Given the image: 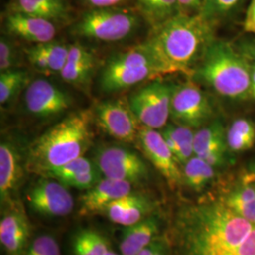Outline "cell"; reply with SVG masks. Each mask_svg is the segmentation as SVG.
Here are the masks:
<instances>
[{"mask_svg":"<svg viewBox=\"0 0 255 255\" xmlns=\"http://www.w3.org/2000/svg\"><path fill=\"white\" fill-rule=\"evenodd\" d=\"M161 132L181 166L194 156L195 131L193 128L173 122L167 123Z\"/></svg>","mask_w":255,"mask_h":255,"instance_id":"25","label":"cell"},{"mask_svg":"<svg viewBox=\"0 0 255 255\" xmlns=\"http://www.w3.org/2000/svg\"><path fill=\"white\" fill-rule=\"evenodd\" d=\"M22 177L20 156L15 146L2 141L0 145V199L2 204H11L12 196Z\"/></svg>","mask_w":255,"mask_h":255,"instance_id":"19","label":"cell"},{"mask_svg":"<svg viewBox=\"0 0 255 255\" xmlns=\"http://www.w3.org/2000/svg\"><path fill=\"white\" fill-rule=\"evenodd\" d=\"M234 45L248 61L255 64V38H242L239 39Z\"/></svg>","mask_w":255,"mask_h":255,"instance_id":"35","label":"cell"},{"mask_svg":"<svg viewBox=\"0 0 255 255\" xmlns=\"http://www.w3.org/2000/svg\"><path fill=\"white\" fill-rule=\"evenodd\" d=\"M24 101L27 112L40 119L59 116L70 108L72 100L52 82L39 79L27 84Z\"/></svg>","mask_w":255,"mask_h":255,"instance_id":"13","label":"cell"},{"mask_svg":"<svg viewBox=\"0 0 255 255\" xmlns=\"http://www.w3.org/2000/svg\"><path fill=\"white\" fill-rule=\"evenodd\" d=\"M182 171L183 182L196 192L205 189L216 176V168L196 155L182 165Z\"/></svg>","mask_w":255,"mask_h":255,"instance_id":"27","label":"cell"},{"mask_svg":"<svg viewBox=\"0 0 255 255\" xmlns=\"http://www.w3.org/2000/svg\"><path fill=\"white\" fill-rule=\"evenodd\" d=\"M103 177L138 183L147 180L149 170L136 152L119 146H101L94 161Z\"/></svg>","mask_w":255,"mask_h":255,"instance_id":"9","label":"cell"},{"mask_svg":"<svg viewBox=\"0 0 255 255\" xmlns=\"http://www.w3.org/2000/svg\"><path fill=\"white\" fill-rule=\"evenodd\" d=\"M95 118L110 136L128 143L137 141L142 126L127 100L102 101L95 109Z\"/></svg>","mask_w":255,"mask_h":255,"instance_id":"11","label":"cell"},{"mask_svg":"<svg viewBox=\"0 0 255 255\" xmlns=\"http://www.w3.org/2000/svg\"><path fill=\"white\" fill-rule=\"evenodd\" d=\"M137 142L143 153L164 176L171 188H176L182 184L183 180L181 164L167 146L161 131L142 126L138 133Z\"/></svg>","mask_w":255,"mask_h":255,"instance_id":"12","label":"cell"},{"mask_svg":"<svg viewBox=\"0 0 255 255\" xmlns=\"http://www.w3.org/2000/svg\"><path fill=\"white\" fill-rule=\"evenodd\" d=\"M97 167L98 166L95 162L82 156L60 167H57L46 172L44 176L55 179L67 187L68 184L72 182L74 179H76L82 174L92 171Z\"/></svg>","mask_w":255,"mask_h":255,"instance_id":"32","label":"cell"},{"mask_svg":"<svg viewBox=\"0 0 255 255\" xmlns=\"http://www.w3.org/2000/svg\"><path fill=\"white\" fill-rule=\"evenodd\" d=\"M170 254H171L170 241L167 237H163L160 245L158 247V249L156 250V252H155L153 255H170Z\"/></svg>","mask_w":255,"mask_h":255,"instance_id":"39","label":"cell"},{"mask_svg":"<svg viewBox=\"0 0 255 255\" xmlns=\"http://www.w3.org/2000/svg\"><path fill=\"white\" fill-rule=\"evenodd\" d=\"M226 143L230 153L250 150L255 144V124L246 118L234 120L226 128Z\"/></svg>","mask_w":255,"mask_h":255,"instance_id":"26","label":"cell"},{"mask_svg":"<svg viewBox=\"0 0 255 255\" xmlns=\"http://www.w3.org/2000/svg\"><path fill=\"white\" fill-rule=\"evenodd\" d=\"M226 128L220 119H215L195 131L194 155L216 169L227 164L231 154L226 143Z\"/></svg>","mask_w":255,"mask_h":255,"instance_id":"14","label":"cell"},{"mask_svg":"<svg viewBox=\"0 0 255 255\" xmlns=\"http://www.w3.org/2000/svg\"><path fill=\"white\" fill-rule=\"evenodd\" d=\"M22 255H62L60 246L54 237L48 235L33 239Z\"/></svg>","mask_w":255,"mask_h":255,"instance_id":"33","label":"cell"},{"mask_svg":"<svg viewBox=\"0 0 255 255\" xmlns=\"http://www.w3.org/2000/svg\"><path fill=\"white\" fill-rule=\"evenodd\" d=\"M219 97L250 100V64L235 45L215 39L206 49L192 76Z\"/></svg>","mask_w":255,"mask_h":255,"instance_id":"4","label":"cell"},{"mask_svg":"<svg viewBox=\"0 0 255 255\" xmlns=\"http://www.w3.org/2000/svg\"><path fill=\"white\" fill-rule=\"evenodd\" d=\"M250 73H251V87H250V100L255 101V64L249 61Z\"/></svg>","mask_w":255,"mask_h":255,"instance_id":"41","label":"cell"},{"mask_svg":"<svg viewBox=\"0 0 255 255\" xmlns=\"http://www.w3.org/2000/svg\"><path fill=\"white\" fill-rule=\"evenodd\" d=\"M157 76L154 64L142 45L114 55L101 71L102 91H122Z\"/></svg>","mask_w":255,"mask_h":255,"instance_id":"6","label":"cell"},{"mask_svg":"<svg viewBox=\"0 0 255 255\" xmlns=\"http://www.w3.org/2000/svg\"><path fill=\"white\" fill-rule=\"evenodd\" d=\"M9 11H18L54 23H65L70 18L66 0H12Z\"/></svg>","mask_w":255,"mask_h":255,"instance_id":"24","label":"cell"},{"mask_svg":"<svg viewBox=\"0 0 255 255\" xmlns=\"http://www.w3.org/2000/svg\"><path fill=\"white\" fill-rule=\"evenodd\" d=\"M249 173L251 174V176L253 177V179H254V181L255 182V160L254 161V163L252 164V165H251Z\"/></svg>","mask_w":255,"mask_h":255,"instance_id":"42","label":"cell"},{"mask_svg":"<svg viewBox=\"0 0 255 255\" xmlns=\"http://www.w3.org/2000/svg\"><path fill=\"white\" fill-rule=\"evenodd\" d=\"M132 183L103 177L100 182L86 190L81 198L80 214L82 216L104 213L110 203L129 194Z\"/></svg>","mask_w":255,"mask_h":255,"instance_id":"17","label":"cell"},{"mask_svg":"<svg viewBox=\"0 0 255 255\" xmlns=\"http://www.w3.org/2000/svg\"><path fill=\"white\" fill-rule=\"evenodd\" d=\"M202 0H178L180 12L186 14L200 13Z\"/></svg>","mask_w":255,"mask_h":255,"instance_id":"37","label":"cell"},{"mask_svg":"<svg viewBox=\"0 0 255 255\" xmlns=\"http://www.w3.org/2000/svg\"><path fill=\"white\" fill-rule=\"evenodd\" d=\"M126 1L127 0H83L84 4L89 7V9L121 7Z\"/></svg>","mask_w":255,"mask_h":255,"instance_id":"38","label":"cell"},{"mask_svg":"<svg viewBox=\"0 0 255 255\" xmlns=\"http://www.w3.org/2000/svg\"><path fill=\"white\" fill-rule=\"evenodd\" d=\"M63 183L44 177L37 181L27 193L29 208L38 215L59 218L69 215L74 209L73 197Z\"/></svg>","mask_w":255,"mask_h":255,"instance_id":"10","label":"cell"},{"mask_svg":"<svg viewBox=\"0 0 255 255\" xmlns=\"http://www.w3.org/2000/svg\"><path fill=\"white\" fill-rule=\"evenodd\" d=\"M29 82L26 70L11 69L0 73V103L5 105L13 100Z\"/></svg>","mask_w":255,"mask_h":255,"instance_id":"31","label":"cell"},{"mask_svg":"<svg viewBox=\"0 0 255 255\" xmlns=\"http://www.w3.org/2000/svg\"><path fill=\"white\" fill-rule=\"evenodd\" d=\"M0 220V243L8 255H22L30 243V223L23 206L9 204Z\"/></svg>","mask_w":255,"mask_h":255,"instance_id":"15","label":"cell"},{"mask_svg":"<svg viewBox=\"0 0 255 255\" xmlns=\"http://www.w3.org/2000/svg\"><path fill=\"white\" fill-rule=\"evenodd\" d=\"M142 16L152 26H157L180 13L178 0H136Z\"/></svg>","mask_w":255,"mask_h":255,"instance_id":"28","label":"cell"},{"mask_svg":"<svg viewBox=\"0 0 255 255\" xmlns=\"http://www.w3.org/2000/svg\"><path fill=\"white\" fill-rule=\"evenodd\" d=\"M214 115L212 101L199 84L192 81L175 84L170 109L174 123L198 129L215 119Z\"/></svg>","mask_w":255,"mask_h":255,"instance_id":"8","label":"cell"},{"mask_svg":"<svg viewBox=\"0 0 255 255\" xmlns=\"http://www.w3.org/2000/svg\"><path fill=\"white\" fill-rule=\"evenodd\" d=\"M106 255H118V254H117V253H115V252H114V251H112V250H111V249H110L109 252H108V253H107V254H106Z\"/></svg>","mask_w":255,"mask_h":255,"instance_id":"43","label":"cell"},{"mask_svg":"<svg viewBox=\"0 0 255 255\" xmlns=\"http://www.w3.org/2000/svg\"><path fill=\"white\" fill-rule=\"evenodd\" d=\"M246 0H202L200 14L215 27L234 16Z\"/></svg>","mask_w":255,"mask_h":255,"instance_id":"29","label":"cell"},{"mask_svg":"<svg viewBox=\"0 0 255 255\" xmlns=\"http://www.w3.org/2000/svg\"><path fill=\"white\" fill-rule=\"evenodd\" d=\"M219 198L237 215L255 224V182L249 172Z\"/></svg>","mask_w":255,"mask_h":255,"instance_id":"22","label":"cell"},{"mask_svg":"<svg viewBox=\"0 0 255 255\" xmlns=\"http://www.w3.org/2000/svg\"><path fill=\"white\" fill-rule=\"evenodd\" d=\"M175 84L156 80L137 90L129 98V106L143 127L162 129L170 119Z\"/></svg>","mask_w":255,"mask_h":255,"instance_id":"7","label":"cell"},{"mask_svg":"<svg viewBox=\"0 0 255 255\" xmlns=\"http://www.w3.org/2000/svg\"><path fill=\"white\" fill-rule=\"evenodd\" d=\"M18 64V53L15 46L7 37L0 39V71L15 69Z\"/></svg>","mask_w":255,"mask_h":255,"instance_id":"34","label":"cell"},{"mask_svg":"<svg viewBox=\"0 0 255 255\" xmlns=\"http://www.w3.org/2000/svg\"><path fill=\"white\" fill-rule=\"evenodd\" d=\"M215 28L200 13L180 12L152 27L142 46L154 64L157 76H193L206 49L216 39Z\"/></svg>","mask_w":255,"mask_h":255,"instance_id":"2","label":"cell"},{"mask_svg":"<svg viewBox=\"0 0 255 255\" xmlns=\"http://www.w3.org/2000/svg\"><path fill=\"white\" fill-rule=\"evenodd\" d=\"M69 46L54 41L36 44L26 50L27 60L43 73L60 74L67 61Z\"/></svg>","mask_w":255,"mask_h":255,"instance_id":"21","label":"cell"},{"mask_svg":"<svg viewBox=\"0 0 255 255\" xmlns=\"http://www.w3.org/2000/svg\"><path fill=\"white\" fill-rule=\"evenodd\" d=\"M162 238L163 237H158L156 239H155L154 241L151 243V244H149L148 246L145 248L144 250H142L139 254H137L136 255H154L155 252H156V250L158 249V247L160 245V243H161V241H162Z\"/></svg>","mask_w":255,"mask_h":255,"instance_id":"40","label":"cell"},{"mask_svg":"<svg viewBox=\"0 0 255 255\" xmlns=\"http://www.w3.org/2000/svg\"><path fill=\"white\" fill-rule=\"evenodd\" d=\"M109 250L106 239L93 230L81 231L74 238L75 255H106Z\"/></svg>","mask_w":255,"mask_h":255,"instance_id":"30","label":"cell"},{"mask_svg":"<svg viewBox=\"0 0 255 255\" xmlns=\"http://www.w3.org/2000/svg\"><path fill=\"white\" fill-rule=\"evenodd\" d=\"M139 27V16L123 7L89 9L74 25V34L101 42H118Z\"/></svg>","mask_w":255,"mask_h":255,"instance_id":"5","label":"cell"},{"mask_svg":"<svg viewBox=\"0 0 255 255\" xmlns=\"http://www.w3.org/2000/svg\"><path fill=\"white\" fill-rule=\"evenodd\" d=\"M91 118L87 111L77 112L46 130L29 147L30 168L45 175L82 157L92 144Z\"/></svg>","mask_w":255,"mask_h":255,"instance_id":"3","label":"cell"},{"mask_svg":"<svg viewBox=\"0 0 255 255\" xmlns=\"http://www.w3.org/2000/svg\"><path fill=\"white\" fill-rule=\"evenodd\" d=\"M159 232L160 221L154 215H150L133 225L125 227L119 244L121 255L139 254L159 237Z\"/></svg>","mask_w":255,"mask_h":255,"instance_id":"20","label":"cell"},{"mask_svg":"<svg viewBox=\"0 0 255 255\" xmlns=\"http://www.w3.org/2000/svg\"><path fill=\"white\" fill-rule=\"evenodd\" d=\"M5 28L12 36L34 44H44L54 40L56 23L18 11H9L5 17Z\"/></svg>","mask_w":255,"mask_h":255,"instance_id":"16","label":"cell"},{"mask_svg":"<svg viewBox=\"0 0 255 255\" xmlns=\"http://www.w3.org/2000/svg\"><path fill=\"white\" fill-rule=\"evenodd\" d=\"M171 232L175 255H255V224L219 196L182 204Z\"/></svg>","mask_w":255,"mask_h":255,"instance_id":"1","label":"cell"},{"mask_svg":"<svg viewBox=\"0 0 255 255\" xmlns=\"http://www.w3.org/2000/svg\"><path fill=\"white\" fill-rule=\"evenodd\" d=\"M243 29L247 33L255 34V0H251L247 8L246 15L243 21Z\"/></svg>","mask_w":255,"mask_h":255,"instance_id":"36","label":"cell"},{"mask_svg":"<svg viewBox=\"0 0 255 255\" xmlns=\"http://www.w3.org/2000/svg\"><path fill=\"white\" fill-rule=\"evenodd\" d=\"M153 209V202L145 195L130 192L110 203L104 214L112 222L127 227L152 215Z\"/></svg>","mask_w":255,"mask_h":255,"instance_id":"18","label":"cell"},{"mask_svg":"<svg viewBox=\"0 0 255 255\" xmlns=\"http://www.w3.org/2000/svg\"><path fill=\"white\" fill-rule=\"evenodd\" d=\"M95 68V57L86 47L75 44L69 46L67 61L61 77L64 82L77 86L87 84Z\"/></svg>","mask_w":255,"mask_h":255,"instance_id":"23","label":"cell"}]
</instances>
